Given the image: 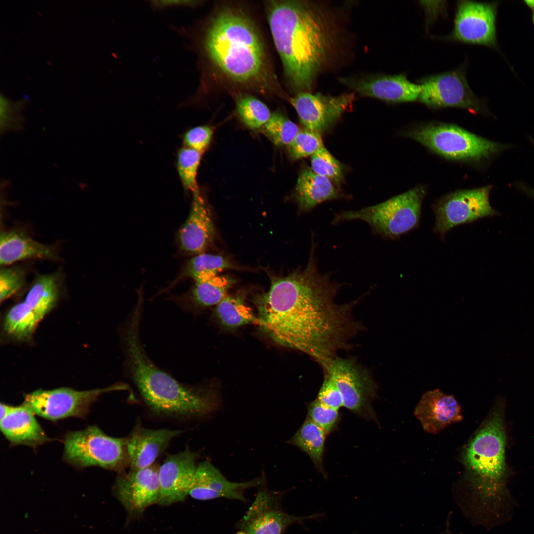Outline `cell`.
<instances>
[{"label":"cell","mask_w":534,"mask_h":534,"mask_svg":"<svg viewBox=\"0 0 534 534\" xmlns=\"http://www.w3.org/2000/svg\"><path fill=\"white\" fill-rule=\"evenodd\" d=\"M140 322L136 318L127 322L123 344L129 374L149 408L159 415L190 419L216 411L219 400L211 389L182 384L152 362L140 340Z\"/></svg>","instance_id":"obj_5"},{"label":"cell","mask_w":534,"mask_h":534,"mask_svg":"<svg viewBox=\"0 0 534 534\" xmlns=\"http://www.w3.org/2000/svg\"><path fill=\"white\" fill-rule=\"evenodd\" d=\"M339 80L361 96L391 103L417 101L421 90L419 84L411 82L404 73L340 77Z\"/></svg>","instance_id":"obj_17"},{"label":"cell","mask_w":534,"mask_h":534,"mask_svg":"<svg viewBox=\"0 0 534 534\" xmlns=\"http://www.w3.org/2000/svg\"><path fill=\"white\" fill-rule=\"evenodd\" d=\"M183 432L168 429H150L137 426L127 438L126 449L131 470L153 465L170 441Z\"/></svg>","instance_id":"obj_21"},{"label":"cell","mask_w":534,"mask_h":534,"mask_svg":"<svg viewBox=\"0 0 534 534\" xmlns=\"http://www.w3.org/2000/svg\"><path fill=\"white\" fill-rule=\"evenodd\" d=\"M148 2L153 9L162 10L174 7L194 8L202 4L203 1L194 0H157Z\"/></svg>","instance_id":"obj_42"},{"label":"cell","mask_w":534,"mask_h":534,"mask_svg":"<svg viewBox=\"0 0 534 534\" xmlns=\"http://www.w3.org/2000/svg\"><path fill=\"white\" fill-rule=\"evenodd\" d=\"M402 134L446 159L473 164L489 160L509 147L450 124H419Z\"/></svg>","instance_id":"obj_6"},{"label":"cell","mask_w":534,"mask_h":534,"mask_svg":"<svg viewBox=\"0 0 534 534\" xmlns=\"http://www.w3.org/2000/svg\"><path fill=\"white\" fill-rule=\"evenodd\" d=\"M426 192L424 186H417L378 204L341 212L333 222L360 220L367 222L376 234L396 239L419 226Z\"/></svg>","instance_id":"obj_7"},{"label":"cell","mask_w":534,"mask_h":534,"mask_svg":"<svg viewBox=\"0 0 534 534\" xmlns=\"http://www.w3.org/2000/svg\"><path fill=\"white\" fill-rule=\"evenodd\" d=\"M311 169L317 174L339 184L343 179L340 163L324 146L312 156Z\"/></svg>","instance_id":"obj_36"},{"label":"cell","mask_w":534,"mask_h":534,"mask_svg":"<svg viewBox=\"0 0 534 534\" xmlns=\"http://www.w3.org/2000/svg\"><path fill=\"white\" fill-rule=\"evenodd\" d=\"M323 404L338 410L343 407L342 395L332 380L324 374L322 384L316 398Z\"/></svg>","instance_id":"obj_40"},{"label":"cell","mask_w":534,"mask_h":534,"mask_svg":"<svg viewBox=\"0 0 534 534\" xmlns=\"http://www.w3.org/2000/svg\"><path fill=\"white\" fill-rule=\"evenodd\" d=\"M188 216L179 230L178 244L180 250L189 255L204 253L214 235L212 214L200 189L192 193Z\"/></svg>","instance_id":"obj_20"},{"label":"cell","mask_w":534,"mask_h":534,"mask_svg":"<svg viewBox=\"0 0 534 534\" xmlns=\"http://www.w3.org/2000/svg\"><path fill=\"white\" fill-rule=\"evenodd\" d=\"M466 63L453 70L429 75L417 80L420 86L418 101L437 109L456 107L477 114L485 111L482 100L471 90L466 74Z\"/></svg>","instance_id":"obj_11"},{"label":"cell","mask_w":534,"mask_h":534,"mask_svg":"<svg viewBox=\"0 0 534 534\" xmlns=\"http://www.w3.org/2000/svg\"><path fill=\"white\" fill-rule=\"evenodd\" d=\"M198 455L187 447L166 458L159 468L160 495L157 504L169 506L183 501L189 495Z\"/></svg>","instance_id":"obj_18"},{"label":"cell","mask_w":534,"mask_h":534,"mask_svg":"<svg viewBox=\"0 0 534 534\" xmlns=\"http://www.w3.org/2000/svg\"><path fill=\"white\" fill-rule=\"evenodd\" d=\"M504 404L498 402L466 445V474L454 494L463 517L488 530L512 518L516 502L507 488Z\"/></svg>","instance_id":"obj_3"},{"label":"cell","mask_w":534,"mask_h":534,"mask_svg":"<svg viewBox=\"0 0 534 534\" xmlns=\"http://www.w3.org/2000/svg\"><path fill=\"white\" fill-rule=\"evenodd\" d=\"M26 271L20 266L4 267L0 270V301L2 303L24 285Z\"/></svg>","instance_id":"obj_38"},{"label":"cell","mask_w":534,"mask_h":534,"mask_svg":"<svg viewBox=\"0 0 534 534\" xmlns=\"http://www.w3.org/2000/svg\"><path fill=\"white\" fill-rule=\"evenodd\" d=\"M326 435L322 428L306 418L297 432L287 441L307 454L317 469L325 476L323 459Z\"/></svg>","instance_id":"obj_28"},{"label":"cell","mask_w":534,"mask_h":534,"mask_svg":"<svg viewBox=\"0 0 534 534\" xmlns=\"http://www.w3.org/2000/svg\"><path fill=\"white\" fill-rule=\"evenodd\" d=\"M524 1L528 7L534 10V0H524Z\"/></svg>","instance_id":"obj_43"},{"label":"cell","mask_w":534,"mask_h":534,"mask_svg":"<svg viewBox=\"0 0 534 534\" xmlns=\"http://www.w3.org/2000/svg\"><path fill=\"white\" fill-rule=\"evenodd\" d=\"M236 108L243 122L251 129L264 127L271 115L266 104L248 94H242L238 96Z\"/></svg>","instance_id":"obj_33"},{"label":"cell","mask_w":534,"mask_h":534,"mask_svg":"<svg viewBox=\"0 0 534 534\" xmlns=\"http://www.w3.org/2000/svg\"><path fill=\"white\" fill-rule=\"evenodd\" d=\"M229 260L222 256L201 253L189 260L171 286L180 280L191 278L195 282L205 280L219 275L220 273L229 269Z\"/></svg>","instance_id":"obj_29"},{"label":"cell","mask_w":534,"mask_h":534,"mask_svg":"<svg viewBox=\"0 0 534 534\" xmlns=\"http://www.w3.org/2000/svg\"><path fill=\"white\" fill-rule=\"evenodd\" d=\"M41 320L24 301L12 307L4 322L7 333L19 341L30 339Z\"/></svg>","instance_id":"obj_30"},{"label":"cell","mask_w":534,"mask_h":534,"mask_svg":"<svg viewBox=\"0 0 534 534\" xmlns=\"http://www.w3.org/2000/svg\"><path fill=\"white\" fill-rule=\"evenodd\" d=\"M212 129L207 125L197 126L185 131L182 135V146L203 153L208 148L213 136Z\"/></svg>","instance_id":"obj_39"},{"label":"cell","mask_w":534,"mask_h":534,"mask_svg":"<svg viewBox=\"0 0 534 534\" xmlns=\"http://www.w3.org/2000/svg\"><path fill=\"white\" fill-rule=\"evenodd\" d=\"M282 494L268 489L265 481L258 487L257 495L249 509L237 522L236 527L243 534H284L291 525L317 518L321 514L296 516L282 508Z\"/></svg>","instance_id":"obj_13"},{"label":"cell","mask_w":534,"mask_h":534,"mask_svg":"<svg viewBox=\"0 0 534 534\" xmlns=\"http://www.w3.org/2000/svg\"><path fill=\"white\" fill-rule=\"evenodd\" d=\"M492 188L489 185L457 190L439 198L432 206L435 216L434 232L443 236L454 227L497 214L489 199Z\"/></svg>","instance_id":"obj_12"},{"label":"cell","mask_w":534,"mask_h":534,"mask_svg":"<svg viewBox=\"0 0 534 534\" xmlns=\"http://www.w3.org/2000/svg\"><path fill=\"white\" fill-rule=\"evenodd\" d=\"M33 259L56 260L55 248L41 243L18 229L3 231L0 235V264L5 267L16 262Z\"/></svg>","instance_id":"obj_24"},{"label":"cell","mask_w":534,"mask_h":534,"mask_svg":"<svg viewBox=\"0 0 534 534\" xmlns=\"http://www.w3.org/2000/svg\"><path fill=\"white\" fill-rule=\"evenodd\" d=\"M324 146L320 134L305 129L300 130L287 147L291 158L298 160L312 156Z\"/></svg>","instance_id":"obj_35"},{"label":"cell","mask_w":534,"mask_h":534,"mask_svg":"<svg viewBox=\"0 0 534 534\" xmlns=\"http://www.w3.org/2000/svg\"><path fill=\"white\" fill-rule=\"evenodd\" d=\"M234 282L228 276L220 275L197 281L189 291L176 297V300L185 308L217 305L228 295Z\"/></svg>","instance_id":"obj_26"},{"label":"cell","mask_w":534,"mask_h":534,"mask_svg":"<svg viewBox=\"0 0 534 534\" xmlns=\"http://www.w3.org/2000/svg\"><path fill=\"white\" fill-rule=\"evenodd\" d=\"M320 365L340 392L343 407L365 419L376 420L372 403L377 385L368 370L354 357L334 356Z\"/></svg>","instance_id":"obj_9"},{"label":"cell","mask_w":534,"mask_h":534,"mask_svg":"<svg viewBox=\"0 0 534 534\" xmlns=\"http://www.w3.org/2000/svg\"><path fill=\"white\" fill-rule=\"evenodd\" d=\"M16 106L8 100L0 97V131L1 133L11 130H17L22 127L23 119L17 116Z\"/></svg>","instance_id":"obj_41"},{"label":"cell","mask_w":534,"mask_h":534,"mask_svg":"<svg viewBox=\"0 0 534 534\" xmlns=\"http://www.w3.org/2000/svg\"><path fill=\"white\" fill-rule=\"evenodd\" d=\"M267 16L285 75L296 93L310 92L339 47L335 16L324 4L305 0L265 2Z\"/></svg>","instance_id":"obj_2"},{"label":"cell","mask_w":534,"mask_h":534,"mask_svg":"<svg viewBox=\"0 0 534 534\" xmlns=\"http://www.w3.org/2000/svg\"><path fill=\"white\" fill-rule=\"evenodd\" d=\"M128 388L126 384L119 383L106 388L85 391L67 387L38 389L26 394L22 404L34 414L52 421L69 417L84 418L91 405L101 394L126 390Z\"/></svg>","instance_id":"obj_10"},{"label":"cell","mask_w":534,"mask_h":534,"mask_svg":"<svg viewBox=\"0 0 534 534\" xmlns=\"http://www.w3.org/2000/svg\"><path fill=\"white\" fill-rule=\"evenodd\" d=\"M264 128L270 140L279 146H288L300 131L295 123L277 112L271 114Z\"/></svg>","instance_id":"obj_34"},{"label":"cell","mask_w":534,"mask_h":534,"mask_svg":"<svg viewBox=\"0 0 534 534\" xmlns=\"http://www.w3.org/2000/svg\"><path fill=\"white\" fill-rule=\"evenodd\" d=\"M532 21H533V25H534V10L533 11V15H532Z\"/></svg>","instance_id":"obj_44"},{"label":"cell","mask_w":534,"mask_h":534,"mask_svg":"<svg viewBox=\"0 0 534 534\" xmlns=\"http://www.w3.org/2000/svg\"><path fill=\"white\" fill-rule=\"evenodd\" d=\"M533 143H534V140H533ZM533 194L534 197V194Z\"/></svg>","instance_id":"obj_45"},{"label":"cell","mask_w":534,"mask_h":534,"mask_svg":"<svg viewBox=\"0 0 534 534\" xmlns=\"http://www.w3.org/2000/svg\"><path fill=\"white\" fill-rule=\"evenodd\" d=\"M202 153L182 146L176 154L175 165L182 185L186 192L198 190L197 176Z\"/></svg>","instance_id":"obj_32"},{"label":"cell","mask_w":534,"mask_h":534,"mask_svg":"<svg viewBox=\"0 0 534 534\" xmlns=\"http://www.w3.org/2000/svg\"><path fill=\"white\" fill-rule=\"evenodd\" d=\"M59 272L38 275L24 302L41 320L55 307L59 293Z\"/></svg>","instance_id":"obj_27"},{"label":"cell","mask_w":534,"mask_h":534,"mask_svg":"<svg viewBox=\"0 0 534 534\" xmlns=\"http://www.w3.org/2000/svg\"><path fill=\"white\" fill-rule=\"evenodd\" d=\"M201 32L198 38H185L199 44L209 64L233 82L269 87L273 78L264 44L255 25L242 11L223 8Z\"/></svg>","instance_id":"obj_4"},{"label":"cell","mask_w":534,"mask_h":534,"mask_svg":"<svg viewBox=\"0 0 534 534\" xmlns=\"http://www.w3.org/2000/svg\"><path fill=\"white\" fill-rule=\"evenodd\" d=\"M414 413L424 430L433 434L463 419L461 406L454 396L438 389L425 393Z\"/></svg>","instance_id":"obj_22"},{"label":"cell","mask_w":534,"mask_h":534,"mask_svg":"<svg viewBox=\"0 0 534 534\" xmlns=\"http://www.w3.org/2000/svg\"><path fill=\"white\" fill-rule=\"evenodd\" d=\"M264 481L261 476L242 482L230 481L206 460L197 464L189 496L201 501L226 498L246 502L244 496L246 490L252 487L258 488Z\"/></svg>","instance_id":"obj_19"},{"label":"cell","mask_w":534,"mask_h":534,"mask_svg":"<svg viewBox=\"0 0 534 534\" xmlns=\"http://www.w3.org/2000/svg\"><path fill=\"white\" fill-rule=\"evenodd\" d=\"M315 247L313 241L304 270L273 280L257 304L258 324L274 341L319 364L348 349L349 341L362 327L352 314L359 299L342 305L335 302L341 285L319 272Z\"/></svg>","instance_id":"obj_1"},{"label":"cell","mask_w":534,"mask_h":534,"mask_svg":"<svg viewBox=\"0 0 534 534\" xmlns=\"http://www.w3.org/2000/svg\"><path fill=\"white\" fill-rule=\"evenodd\" d=\"M127 439L110 437L96 426L71 432L64 438V459L79 468L97 466L120 470L128 458Z\"/></svg>","instance_id":"obj_8"},{"label":"cell","mask_w":534,"mask_h":534,"mask_svg":"<svg viewBox=\"0 0 534 534\" xmlns=\"http://www.w3.org/2000/svg\"><path fill=\"white\" fill-rule=\"evenodd\" d=\"M215 314L222 325L229 328L258 323V318L242 299L228 295L216 305Z\"/></svg>","instance_id":"obj_31"},{"label":"cell","mask_w":534,"mask_h":534,"mask_svg":"<svg viewBox=\"0 0 534 534\" xmlns=\"http://www.w3.org/2000/svg\"><path fill=\"white\" fill-rule=\"evenodd\" d=\"M339 196V193L330 179L309 167L301 170L295 187V198L301 211H310L323 202Z\"/></svg>","instance_id":"obj_25"},{"label":"cell","mask_w":534,"mask_h":534,"mask_svg":"<svg viewBox=\"0 0 534 534\" xmlns=\"http://www.w3.org/2000/svg\"><path fill=\"white\" fill-rule=\"evenodd\" d=\"M34 414L23 404L9 405L8 411L0 419V430L12 445L35 448L51 441L36 419Z\"/></svg>","instance_id":"obj_23"},{"label":"cell","mask_w":534,"mask_h":534,"mask_svg":"<svg viewBox=\"0 0 534 534\" xmlns=\"http://www.w3.org/2000/svg\"><path fill=\"white\" fill-rule=\"evenodd\" d=\"M159 468L153 464L130 470L116 478L114 493L130 516H141L148 507L157 503L160 495Z\"/></svg>","instance_id":"obj_16"},{"label":"cell","mask_w":534,"mask_h":534,"mask_svg":"<svg viewBox=\"0 0 534 534\" xmlns=\"http://www.w3.org/2000/svg\"><path fill=\"white\" fill-rule=\"evenodd\" d=\"M354 100V93L333 96L302 91L296 93L290 101L305 129L320 134L349 110Z\"/></svg>","instance_id":"obj_15"},{"label":"cell","mask_w":534,"mask_h":534,"mask_svg":"<svg viewBox=\"0 0 534 534\" xmlns=\"http://www.w3.org/2000/svg\"><path fill=\"white\" fill-rule=\"evenodd\" d=\"M498 5V2L457 1L453 29L444 38L453 42L495 47Z\"/></svg>","instance_id":"obj_14"},{"label":"cell","mask_w":534,"mask_h":534,"mask_svg":"<svg viewBox=\"0 0 534 534\" xmlns=\"http://www.w3.org/2000/svg\"><path fill=\"white\" fill-rule=\"evenodd\" d=\"M306 418L322 428L327 434L336 429L340 421L338 410L328 407L316 399L308 404Z\"/></svg>","instance_id":"obj_37"}]
</instances>
